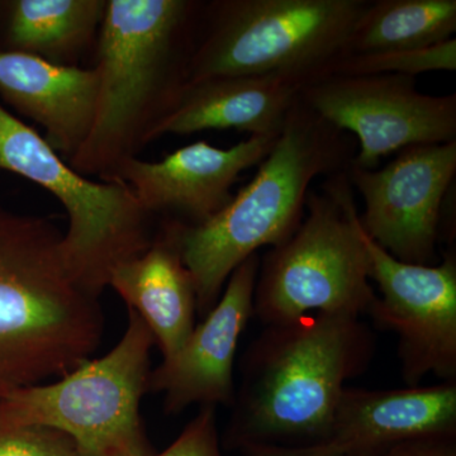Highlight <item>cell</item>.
<instances>
[{
    "mask_svg": "<svg viewBox=\"0 0 456 456\" xmlns=\"http://www.w3.org/2000/svg\"><path fill=\"white\" fill-rule=\"evenodd\" d=\"M154 345L142 318L128 310L127 329L107 355L86 360L56 382L0 398V422L62 432L83 456H150L140 403L149 392Z\"/></svg>",
    "mask_w": 456,
    "mask_h": 456,
    "instance_id": "obj_7",
    "label": "cell"
},
{
    "mask_svg": "<svg viewBox=\"0 0 456 456\" xmlns=\"http://www.w3.org/2000/svg\"><path fill=\"white\" fill-rule=\"evenodd\" d=\"M369 0L204 2L188 84L222 77L322 79Z\"/></svg>",
    "mask_w": 456,
    "mask_h": 456,
    "instance_id": "obj_5",
    "label": "cell"
},
{
    "mask_svg": "<svg viewBox=\"0 0 456 456\" xmlns=\"http://www.w3.org/2000/svg\"><path fill=\"white\" fill-rule=\"evenodd\" d=\"M370 281L378 285L369 316L397 336L402 377L408 387L428 375L456 382V255L439 265L404 263L365 233Z\"/></svg>",
    "mask_w": 456,
    "mask_h": 456,
    "instance_id": "obj_10",
    "label": "cell"
},
{
    "mask_svg": "<svg viewBox=\"0 0 456 456\" xmlns=\"http://www.w3.org/2000/svg\"><path fill=\"white\" fill-rule=\"evenodd\" d=\"M346 174L364 200L360 224L375 244L399 261L432 265L454 185L456 141L404 147L382 169L351 164Z\"/></svg>",
    "mask_w": 456,
    "mask_h": 456,
    "instance_id": "obj_11",
    "label": "cell"
},
{
    "mask_svg": "<svg viewBox=\"0 0 456 456\" xmlns=\"http://www.w3.org/2000/svg\"><path fill=\"white\" fill-rule=\"evenodd\" d=\"M434 439H456V382L398 389L346 386L330 436L346 456H375Z\"/></svg>",
    "mask_w": 456,
    "mask_h": 456,
    "instance_id": "obj_14",
    "label": "cell"
},
{
    "mask_svg": "<svg viewBox=\"0 0 456 456\" xmlns=\"http://www.w3.org/2000/svg\"><path fill=\"white\" fill-rule=\"evenodd\" d=\"M240 450L246 456H346L344 449L332 440L298 446L256 444V445H248Z\"/></svg>",
    "mask_w": 456,
    "mask_h": 456,
    "instance_id": "obj_23",
    "label": "cell"
},
{
    "mask_svg": "<svg viewBox=\"0 0 456 456\" xmlns=\"http://www.w3.org/2000/svg\"><path fill=\"white\" fill-rule=\"evenodd\" d=\"M346 171L310 191L305 217L260 260L253 314L265 326L311 314H368L377 293Z\"/></svg>",
    "mask_w": 456,
    "mask_h": 456,
    "instance_id": "obj_6",
    "label": "cell"
},
{
    "mask_svg": "<svg viewBox=\"0 0 456 456\" xmlns=\"http://www.w3.org/2000/svg\"><path fill=\"white\" fill-rule=\"evenodd\" d=\"M64 232L0 202V398L70 373L101 344L98 297L71 277Z\"/></svg>",
    "mask_w": 456,
    "mask_h": 456,
    "instance_id": "obj_4",
    "label": "cell"
},
{
    "mask_svg": "<svg viewBox=\"0 0 456 456\" xmlns=\"http://www.w3.org/2000/svg\"><path fill=\"white\" fill-rule=\"evenodd\" d=\"M155 456H222L216 407H200V413L189 422L178 439Z\"/></svg>",
    "mask_w": 456,
    "mask_h": 456,
    "instance_id": "obj_22",
    "label": "cell"
},
{
    "mask_svg": "<svg viewBox=\"0 0 456 456\" xmlns=\"http://www.w3.org/2000/svg\"><path fill=\"white\" fill-rule=\"evenodd\" d=\"M259 265L257 254L240 264L203 322L175 355L163 359L150 373L149 392L163 393L165 412L178 415L193 404L232 406L233 365L240 338L254 316Z\"/></svg>",
    "mask_w": 456,
    "mask_h": 456,
    "instance_id": "obj_13",
    "label": "cell"
},
{
    "mask_svg": "<svg viewBox=\"0 0 456 456\" xmlns=\"http://www.w3.org/2000/svg\"><path fill=\"white\" fill-rule=\"evenodd\" d=\"M455 70L456 38L452 37L426 49L342 55L327 66L322 79L380 74L416 77L417 75L428 71Z\"/></svg>",
    "mask_w": 456,
    "mask_h": 456,
    "instance_id": "obj_20",
    "label": "cell"
},
{
    "mask_svg": "<svg viewBox=\"0 0 456 456\" xmlns=\"http://www.w3.org/2000/svg\"><path fill=\"white\" fill-rule=\"evenodd\" d=\"M108 0H0V53L88 68Z\"/></svg>",
    "mask_w": 456,
    "mask_h": 456,
    "instance_id": "obj_18",
    "label": "cell"
},
{
    "mask_svg": "<svg viewBox=\"0 0 456 456\" xmlns=\"http://www.w3.org/2000/svg\"><path fill=\"white\" fill-rule=\"evenodd\" d=\"M305 106L358 141L354 167L374 170L393 152L456 141V94L419 92L399 74L331 77L299 92Z\"/></svg>",
    "mask_w": 456,
    "mask_h": 456,
    "instance_id": "obj_9",
    "label": "cell"
},
{
    "mask_svg": "<svg viewBox=\"0 0 456 456\" xmlns=\"http://www.w3.org/2000/svg\"><path fill=\"white\" fill-rule=\"evenodd\" d=\"M455 32L456 0H369L342 55L426 49Z\"/></svg>",
    "mask_w": 456,
    "mask_h": 456,
    "instance_id": "obj_19",
    "label": "cell"
},
{
    "mask_svg": "<svg viewBox=\"0 0 456 456\" xmlns=\"http://www.w3.org/2000/svg\"><path fill=\"white\" fill-rule=\"evenodd\" d=\"M0 456H83L70 437L41 426L0 422Z\"/></svg>",
    "mask_w": 456,
    "mask_h": 456,
    "instance_id": "obj_21",
    "label": "cell"
},
{
    "mask_svg": "<svg viewBox=\"0 0 456 456\" xmlns=\"http://www.w3.org/2000/svg\"><path fill=\"white\" fill-rule=\"evenodd\" d=\"M360 317L311 314L269 325L246 350L228 437L236 448L310 445L330 440L347 380L374 355Z\"/></svg>",
    "mask_w": 456,
    "mask_h": 456,
    "instance_id": "obj_2",
    "label": "cell"
},
{
    "mask_svg": "<svg viewBox=\"0 0 456 456\" xmlns=\"http://www.w3.org/2000/svg\"><path fill=\"white\" fill-rule=\"evenodd\" d=\"M204 2L108 0L94 53V121L69 161L77 173L112 182L152 142L188 84Z\"/></svg>",
    "mask_w": 456,
    "mask_h": 456,
    "instance_id": "obj_1",
    "label": "cell"
},
{
    "mask_svg": "<svg viewBox=\"0 0 456 456\" xmlns=\"http://www.w3.org/2000/svg\"><path fill=\"white\" fill-rule=\"evenodd\" d=\"M303 84L284 75L222 77L189 84L152 142L167 134L236 130L250 136H279Z\"/></svg>",
    "mask_w": 456,
    "mask_h": 456,
    "instance_id": "obj_16",
    "label": "cell"
},
{
    "mask_svg": "<svg viewBox=\"0 0 456 456\" xmlns=\"http://www.w3.org/2000/svg\"><path fill=\"white\" fill-rule=\"evenodd\" d=\"M94 66L53 65L38 57L0 53V98L44 128V140L66 163L88 137L97 107Z\"/></svg>",
    "mask_w": 456,
    "mask_h": 456,
    "instance_id": "obj_15",
    "label": "cell"
},
{
    "mask_svg": "<svg viewBox=\"0 0 456 456\" xmlns=\"http://www.w3.org/2000/svg\"><path fill=\"white\" fill-rule=\"evenodd\" d=\"M112 287L149 327L163 359L175 355L196 327L193 277L180 254L173 224L161 218L145 253L119 264Z\"/></svg>",
    "mask_w": 456,
    "mask_h": 456,
    "instance_id": "obj_17",
    "label": "cell"
},
{
    "mask_svg": "<svg viewBox=\"0 0 456 456\" xmlns=\"http://www.w3.org/2000/svg\"><path fill=\"white\" fill-rule=\"evenodd\" d=\"M0 170L31 180L64 207L61 251L71 277L99 297L119 265L151 245L155 218L130 185L86 178L53 151L42 134L0 104Z\"/></svg>",
    "mask_w": 456,
    "mask_h": 456,
    "instance_id": "obj_8",
    "label": "cell"
},
{
    "mask_svg": "<svg viewBox=\"0 0 456 456\" xmlns=\"http://www.w3.org/2000/svg\"><path fill=\"white\" fill-rule=\"evenodd\" d=\"M356 141L297 98L272 151L254 178L203 224L170 220L206 317L233 270L261 248L283 244L305 217L312 182L349 169ZM169 220V218H167Z\"/></svg>",
    "mask_w": 456,
    "mask_h": 456,
    "instance_id": "obj_3",
    "label": "cell"
},
{
    "mask_svg": "<svg viewBox=\"0 0 456 456\" xmlns=\"http://www.w3.org/2000/svg\"><path fill=\"white\" fill-rule=\"evenodd\" d=\"M375 456H456V439L410 441Z\"/></svg>",
    "mask_w": 456,
    "mask_h": 456,
    "instance_id": "obj_24",
    "label": "cell"
},
{
    "mask_svg": "<svg viewBox=\"0 0 456 456\" xmlns=\"http://www.w3.org/2000/svg\"><path fill=\"white\" fill-rule=\"evenodd\" d=\"M278 137L250 136L228 149L197 141L155 163L131 159L113 180L130 185L154 218L203 224L227 206L241 174L257 167Z\"/></svg>",
    "mask_w": 456,
    "mask_h": 456,
    "instance_id": "obj_12",
    "label": "cell"
}]
</instances>
